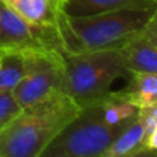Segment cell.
Returning <instances> with one entry per match:
<instances>
[{
	"label": "cell",
	"instance_id": "obj_1",
	"mask_svg": "<svg viewBox=\"0 0 157 157\" xmlns=\"http://www.w3.org/2000/svg\"><path fill=\"white\" fill-rule=\"evenodd\" d=\"M80 110L73 98L58 90L24 108L0 128V157H39Z\"/></svg>",
	"mask_w": 157,
	"mask_h": 157
},
{
	"label": "cell",
	"instance_id": "obj_2",
	"mask_svg": "<svg viewBox=\"0 0 157 157\" xmlns=\"http://www.w3.org/2000/svg\"><path fill=\"white\" fill-rule=\"evenodd\" d=\"M153 10L155 8H124L84 17L62 14L58 30L63 51L76 54L123 48L141 36Z\"/></svg>",
	"mask_w": 157,
	"mask_h": 157
},
{
	"label": "cell",
	"instance_id": "obj_3",
	"mask_svg": "<svg viewBox=\"0 0 157 157\" xmlns=\"http://www.w3.org/2000/svg\"><path fill=\"white\" fill-rule=\"evenodd\" d=\"M127 73L121 48L65 52L59 91L84 106L106 95L112 84Z\"/></svg>",
	"mask_w": 157,
	"mask_h": 157
},
{
	"label": "cell",
	"instance_id": "obj_4",
	"mask_svg": "<svg viewBox=\"0 0 157 157\" xmlns=\"http://www.w3.org/2000/svg\"><path fill=\"white\" fill-rule=\"evenodd\" d=\"M128 120L109 124L98 102L84 105L80 113L57 134L39 157H102Z\"/></svg>",
	"mask_w": 157,
	"mask_h": 157
},
{
	"label": "cell",
	"instance_id": "obj_5",
	"mask_svg": "<svg viewBox=\"0 0 157 157\" xmlns=\"http://www.w3.org/2000/svg\"><path fill=\"white\" fill-rule=\"evenodd\" d=\"M65 52L59 30L26 22L0 2V54Z\"/></svg>",
	"mask_w": 157,
	"mask_h": 157
},
{
	"label": "cell",
	"instance_id": "obj_6",
	"mask_svg": "<svg viewBox=\"0 0 157 157\" xmlns=\"http://www.w3.org/2000/svg\"><path fill=\"white\" fill-rule=\"evenodd\" d=\"M65 52L36 54L32 68L13 90L17 102L22 109L41 101L54 91H59Z\"/></svg>",
	"mask_w": 157,
	"mask_h": 157
},
{
	"label": "cell",
	"instance_id": "obj_7",
	"mask_svg": "<svg viewBox=\"0 0 157 157\" xmlns=\"http://www.w3.org/2000/svg\"><path fill=\"white\" fill-rule=\"evenodd\" d=\"M26 22L40 28L58 29L62 0H0Z\"/></svg>",
	"mask_w": 157,
	"mask_h": 157
},
{
	"label": "cell",
	"instance_id": "obj_8",
	"mask_svg": "<svg viewBox=\"0 0 157 157\" xmlns=\"http://www.w3.org/2000/svg\"><path fill=\"white\" fill-rule=\"evenodd\" d=\"M157 0H62V14L84 17L124 8H155Z\"/></svg>",
	"mask_w": 157,
	"mask_h": 157
},
{
	"label": "cell",
	"instance_id": "obj_9",
	"mask_svg": "<svg viewBox=\"0 0 157 157\" xmlns=\"http://www.w3.org/2000/svg\"><path fill=\"white\" fill-rule=\"evenodd\" d=\"M124 65L128 73L157 75V47L138 36L123 47Z\"/></svg>",
	"mask_w": 157,
	"mask_h": 157
},
{
	"label": "cell",
	"instance_id": "obj_10",
	"mask_svg": "<svg viewBox=\"0 0 157 157\" xmlns=\"http://www.w3.org/2000/svg\"><path fill=\"white\" fill-rule=\"evenodd\" d=\"M130 83L117 91L120 97L132 103L136 109L147 108L157 103V75L131 73Z\"/></svg>",
	"mask_w": 157,
	"mask_h": 157
},
{
	"label": "cell",
	"instance_id": "obj_11",
	"mask_svg": "<svg viewBox=\"0 0 157 157\" xmlns=\"http://www.w3.org/2000/svg\"><path fill=\"white\" fill-rule=\"evenodd\" d=\"M44 54V52H41ZM36 54H3L0 63V91H13L32 68Z\"/></svg>",
	"mask_w": 157,
	"mask_h": 157
},
{
	"label": "cell",
	"instance_id": "obj_12",
	"mask_svg": "<svg viewBox=\"0 0 157 157\" xmlns=\"http://www.w3.org/2000/svg\"><path fill=\"white\" fill-rule=\"evenodd\" d=\"M144 127L138 120V116L135 114L127 121L125 127L117 135V138L109 145L102 157H120L127 155V153L141 147L144 144Z\"/></svg>",
	"mask_w": 157,
	"mask_h": 157
},
{
	"label": "cell",
	"instance_id": "obj_13",
	"mask_svg": "<svg viewBox=\"0 0 157 157\" xmlns=\"http://www.w3.org/2000/svg\"><path fill=\"white\" fill-rule=\"evenodd\" d=\"M94 102L99 103L103 117L109 124H120V123L128 120L130 117L135 116L138 112V109L132 103L120 97L117 91H109L106 95L101 97L99 99L94 101Z\"/></svg>",
	"mask_w": 157,
	"mask_h": 157
},
{
	"label": "cell",
	"instance_id": "obj_14",
	"mask_svg": "<svg viewBox=\"0 0 157 157\" xmlns=\"http://www.w3.org/2000/svg\"><path fill=\"white\" fill-rule=\"evenodd\" d=\"M22 108L17 102L13 91H0V128L14 119Z\"/></svg>",
	"mask_w": 157,
	"mask_h": 157
},
{
	"label": "cell",
	"instance_id": "obj_15",
	"mask_svg": "<svg viewBox=\"0 0 157 157\" xmlns=\"http://www.w3.org/2000/svg\"><path fill=\"white\" fill-rule=\"evenodd\" d=\"M136 116H138V120L141 121L142 127H144V134H145L144 142H145L150 136V134L153 132V130L157 127V103L152 106H147V108L138 109Z\"/></svg>",
	"mask_w": 157,
	"mask_h": 157
},
{
	"label": "cell",
	"instance_id": "obj_16",
	"mask_svg": "<svg viewBox=\"0 0 157 157\" xmlns=\"http://www.w3.org/2000/svg\"><path fill=\"white\" fill-rule=\"evenodd\" d=\"M141 37H144L145 40H147L149 43H152L153 46L157 47V4L155 10H153L152 15H150L149 21H147L146 26L142 30Z\"/></svg>",
	"mask_w": 157,
	"mask_h": 157
},
{
	"label": "cell",
	"instance_id": "obj_17",
	"mask_svg": "<svg viewBox=\"0 0 157 157\" xmlns=\"http://www.w3.org/2000/svg\"><path fill=\"white\" fill-rule=\"evenodd\" d=\"M142 146L145 149H149V150H157V127L153 130V132L150 134V136L144 142Z\"/></svg>",
	"mask_w": 157,
	"mask_h": 157
},
{
	"label": "cell",
	"instance_id": "obj_18",
	"mask_svg": "<svg viewBox=\"0 0 157 157\" xmlns=\"http://www.w3.org/2000/svg\"><path fill=\"white\" fill-rule=\"evenodd\" d=\"M150 152H152V150L145 149L144 146H141V147H138V149L132 150V152L127 153V155H124V156H120V157H152V153Z\"/></svg>",
	"mask_w": 157,
	"mask_h": 157
},
{
	"label": "cell",
	"instance_id": "obj_19",
	"mask_svg": "<svg viewBox=\"0 0 157 157\" xmlns=\"http://www.w3.org/2000/svg\"><path fill=\"white\" fill-rule=\"evenodd\" d=\"M2 59H3V54H0V63H2Z\"/></svg>",
	"mask_w": 157,
	"mask_h": 157
}]
</instances>
